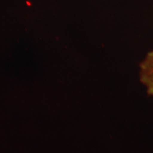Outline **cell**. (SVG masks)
Masks as SVG:
<instances>
[{
	"mask_svg": "<svg viewBox=\"0 0 153 153\" xmlns=\"http://www.w3.org/2000/svg\"><path fill=\"white\" fill-rule=\"evenodd\" d=\"M139 77L146 92L153 97V50L147 53L140 64Z\"/></svg>",
	"mask_w": 153,
	"mask_h": 153,
	"instance_id": "obj_1",
	"label": "cell"
}]
</instances>
